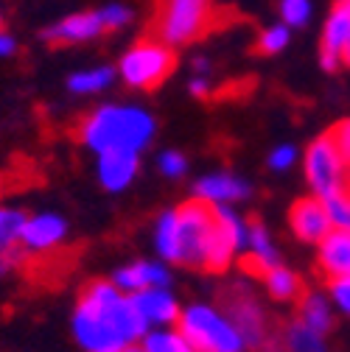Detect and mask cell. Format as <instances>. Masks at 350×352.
<instances>
[{
    "instance_id": "cell-11",
    "label": "cell",
    "mask_w": 350,
    "mask_h": 352,
    "mask_svg": "<svg viewBox=\"0 0 350 352\" xmlns=\"http://www.w3.org/2000/svg\"><path fill=\"white\" fill-rule=\"evenodd\" d=\"M238 266L247 272V274H255L258 280H264V274H269L272 269L280 266V257L275 252V243L267 232V227L260 221H252L247 227V249L238 260Z\"/></svg>"
},
{
    "instance_id": "cell-31",
    "label": "cell",
    "mask_w": 350,
    "mask_h": 352,
    "mask_svg": "<svg viewBox=\"0 0 350 352\" xmlns=\"http://www.w3.org/2000/svg\"><path fill=\"white\" fill-rule=\"evenodd\" d=\"M294 160H297V151H294L291 146H280V148H275V151H272L269 165H272L275 170H283V168H289Z\"/></svg>"
},
{
    "instance_id": "cell-28",
    "label": "cell",
    "mask_w": 350,
    "mask_h": 352,
    "mask_svg": "<svg viewBox=\"0 0 350 352\" xmlns=\"http://www.w3.org/2000/svg\"><path fill=\"white\" fill-rule=\"evenodd\" d=\"M328 294H331V302L344 311L350 316V277H339V280H331L328 283Z\"/></svg>"
},
{
    "instance_id": "cell-18",
    "label": "cell",
    "mask_w": 350,
    "mask_h": 352,
    "mask_svg": "<svg viewBox=\"0 0 350 352\" xmlns=\"http://www.w3.org/2000/svg\"><path fill=\"white\" fill-rule=\"evenodd\" d=\"M135 173H138V154L115 151V154H101L99 160V179L107 190H123L135 179Z\"/></svg>"
},
{
    "instance_id": "cell-34",
    "label": "cell",
    "mask_w": 350,
    "mask_h": 352,
    "mask_svg": "<svg viewBox=\"0 0 350 352\" xmlns=\"http://www.w3.org/2000/svg\"><path fill=\"white\" fill-rule=\"evenodd\" d=\"M342 65H350V42H347V48H344V56H342Z\"/></svg>"
},
{
    "instance_id": "cell-13",
    "label": "cell",
    "mask_w": 350,
    "mask_h": 352,
    "mask_svg": "<svg viewBox=\"0 0 350 352\" xmlns=\"http://www.w3.org/2000/svg\"><path fill=\"white\" fill-rule=\"evenodd\" d=\"M317 269L328 283L339 277H350V230L333 227L322 238L317 249Z\"/></svg>"
},
{
    "instance_id": "cell-1",
    "label": "cell",
    "mask_w": 350,
    "mask_h": 352,
    "mask_svg": "<svg viewBox=\"0 0 350 352\" xmlns=\"http://www.w3.org/2000/svg\"><path fill=\"white\" fill-rule=\"evenodd\" d=\"M149 333L132 296L112 280H93L79 294L73 311V336L84 352H123Z\"/></svg>"
},
{
    "instance_id": "cell-6",
    "label": "cell",
    "mask_w": 350,
    "mask_h": 352,
    "mask_svg": "<svg viewBox=\"0 0 350 352\" xmlns=\"http://www.w3.org/2000/svg\"><path fill=\"white\" fill-rule=\"evenodd\" d=\"M177 67V54L165 42L143 36L135 48H129L121 59V76L129 87L138 90H157V87Z\"/></svg>"
},
{
    "instance_id": "cell-24",
    "label": "cell",
    "mask_w": 350,
    "mask_h": 352,
    "mask_svg": "<svg viewBox=\"0 0 350 352\" xmlns=\"http://www.w3.org/2000/svg\"><path fill=\"white\" fill-rule=\"evenodd\" d=\"M112 76H115V70H110V67L84 70V73H76L68 81V87L73 93H99V90H104V87L112 81Z\"/></svg>"
},
{
    "instance_id": "cell-38",
    "label": "cell",
    "mask_w": 350,
    "mask_h": 352,
    "mask_svg": "<svg viewBox=\"0 0 350 352\" xmlns=\"http://www.w3.org/2000/svg\"><path fill=\"white\" fill-rule=\"evenodd\" d=\"M0 34H3V20H0Z\"/></svg>"
},
{
    "instance_id": "cell-19",
    "label": "cell",
    "mask_w": 350,
    "mask_h": 352,
    "mask_svg": "<svg viewBox=\"0 0 350 352\" xmlns=\"http://www.w3.org/2000/svg\"><path fill=\"white\" fill-rule=\"evenodd\" d=\"M297 322L314 333H320V336H325L333 327L331 299L320 291H305V296L297 302Z\"/></svg>"
},
{
    "instance_id": "cell-33",
    "label": "cell",
    "mask_w": 350,
    "mask_h": 352,
    "mask_svg": "<svg viewBox=\"0 0 350 352\" xmlns=\"http://www.w3.org/2000/svg\"><path fill=\"white\" fill-rule=\"evenodd\" d=\"M191 90H194V96H207V93H210V87H207V81L196 78V81H191Z\"/></svg>"
},
{
    "instance_id": "cell-25",
    "label": "cell",
    "mask_w": 350,
    "mask_h": 352,
    "mask_svg": "<svg viewBox=\"0 0 350 352\" xmlns=\"http://www.w3.org/2000/svg\"><path fill=\"white\" fill-rule=\"evenodd\" d=\"M286 42H289V28H286V25H275V28H269V31L260 34V39H258L255 51L269 56V54L283 51V48H286Z\"/></svg>"
},
{
    "instance_id": "cell-27",
    "label": "cell",
    "mask_w": 350,
    "mask_h": 352,
    "mask_svg": "<svg viewBox=\"0 0 350 352\" xmlns=\"http://www.w3.org/2000/svg\"><path fill=\"white\" fill-rule=\"evenodd\" d=\"M328 138H331V143L336 146V151H339V157L347 162V168H350V118L347 120H339L331 131H328Z\"/></svg>"
},
{
    "instance_id": "cell-30",
    "label": "cell",
    "mask_w": 350,
    "mask_h": 352,
    "mask_svg": "<svg viewBox=\"0 0 350 352\" xmlns=\"http://www.w3.org/2000/svg\"><path fill=\"white\" fill-rule=\"evenodd\" d=\"M101 17L107 23V31H115L129 20V12L123 6H107V9H101Z\"/></svg>"
},
{
    "instance_id": "cell-15",
    "label": "cell",
    "mask_w": 350,
    "mask_h": 352,
    "mask_svg": "<svg viewBox=\"0 0 350 352\" xmlns=\"http://www.w3.org/2000/svg\"><path fill=\"white\" fill-rule=\"evenodd\" d=\"M112 283L123 291V294H141V291H152V288H168L171 274L163 263H152V260H138L132 266H123L115 272Z\"/></svg>"
},
{
    "instance_id": "cell-12",
    "label": "cell",
    "mask_w": 350,
    "mask_h": 352,
    "mask_svg": "<svg viewBox=\"0 0 350 352\" xmlns=\"http://www.w3.org/2000/svg\"><path fill=\"white\" fill-rule=\"evenodd\" d=\"M132 305L149 330H163V327L177 324L183 314L174 294H168V288H152V291L132 294Z\"/></svg>"
},
{
    "instance_id": "cell-3",
    "label": "cell",
    "mask_w": 350,
    "mask_h": 352,
    "mask_svg": "<svg viewBox=\"0 0 350 352\" xmlns=\"http://www.w3.org/2000/svg\"><path fill=\"white\" fill-rule=\"evenodd\" d=\"M227 12H218L213 0H154V17L146 28L149 39L165 45H188L218 25H225Z\"/></svg>"
},
{
    "instance_id": "cell-2",
    "label": "cell",
    "mask_w": 350,
    "mask_h": 352,
    "mask_svg": "<svg viewBox=\"0 0 350 352\" xmlns=\"http://www.w3.org/2000/svg\"><path fill=\"white\" fill-rule=\"evenodd\" d=\"M81 143L101 154H138L154 135V120L143 109L135 107H104L84 118L76 129Z\"/></svg>"
},
{
    "instance_id": "cell-4",
    "label": "cell",
    "mask_w": 350,
    "mask_h": 352,
    "mask_svg": "<svg viewBox=\"0 0 350 352\" xmlns=\"http://www.w3.org/2000/svg\"><path fill=\"white\" fill-rule=\"evenodd\" d=\"M216 204L202 199H191L174 210V227H177V249H174V263L194 266L205 272V260L210 249V238L216 232Z\"/></svg>"
},
{
    "instance_id": "cell-29",
    "label": "cell",
    "mask_w": 350,
    "mask_h": 352,
    "mask_svg": "<svg viewBox=\"0 0 350 352\" xmlns=\"http://www.w3.org/2000/svg\"><path fill=\"white\" fill-rule=\"evenodd\" d=\"M160 170L165 176H183L188 170V160L183 154H177V151H165L160 157Z\"/></svg>"
},
{
    "instance_id": "cell-8",
    "label": "cell",
    "mask_w": 350,
    "mask_h": 352,
    "mask_svg": "<svg viewBox=\"0 0 350 352\" xmlns=\"http://www.w3.org/2000/svg\"><path fill=\"white\" fill-rule=\"evenodd\" d=\"M305 176H309L317 199L322 201L347 193V162L339 157L328 135L314 140L305 151Z\"/></svg>"
},
{
    "instance_id": "cell-21",
    "label": "cell",
    "mask_w": 350,
    "mask_h": 352,
    "mask_svg": "<svg viewBox=\"0 0 350 352\" xmlns=\"http://www.w3.org/2000/svg\"><path fill=\"white\" fill-rule=\"evenodd\" d=\"M143 352H199L177 327H163V330H149L141 341Z\"/></svg>"
},
{
    "instance_id": "cell-5",
    "label": "cell",
    "mask_w": 350,
    "mask_h": 352,
    "mask_svg": "<svg viewBox=\"0 0 350 352\" xmlns=\"http://www.w3.org/2000/svg\"><path fill=\"white\" fill-rule=\"evenodd\" d=\"M177 330L199 349V352H244L247 344L233 322L210 305H188L180 314Z\"/></svg>"
},
{
    "instance_id": "cell-9",
    "label": "cell",
    "mask_w": 350,
    "mask_h": 352,
    "mask_svg": "<svg viewBox=\"0 0 350 352\" xmlns=\"http://www.w3.org/2000/svg\"><path fill=\"white\" fill-rule=\"evenodd\" d=\"M65 235H68V224L62 221V218L51 215V212H42V215H34L25 221L20 249L25 252V260L48 257V254L59 252Z\"/></svg>"
},
{
    "instance_id": "cell-35",
    "label": "cell",
    "mask_w": 350,
    "mask_h": 352,
    "mask_svg": "<svg viewBox=\"0 0 350 352\" xmlns=\"http://www.w3.org/2000/svg\"><path fill=\"white\" fill-rule=\"evenodd\" d=\"M123 352H143V346H141V344H135V346H129V349H123Z\"/></svg>"
},
{
    "instance_id": "cell-22",
    "label": "cell",
    "mask_w": 350,
    "mask_h": 352,
    "mask_svg": "<svg viewBox=\"0 0 350 352\" xmlns=\"http://www.w3.org/2000/svg\"><path fill=\"white\" fill-rule=\"evenodd\" d=\"M283 346H286V352H328L325 336L309 330L305 324H300L297 319L291 324H286V330H283Z\"/></svg>"
},
{
    "instance_id": "cell-14",
    "label": "cell",
    "mask_w": 350,
    "mask_h": 352,
    "mask_svg": "<svg viewBox=\"0 0 350 352\" xmlns=\"http://www.w3.org/2000/svg\"><path fill=\"white\" fill-rule=\"evenodd\" d=\"M350 42V9L342 3L333 6V12L328 14V23H325V31H322V67L325 70H339L342 65V56H344V48Z\"/></svg>"
},
{
    "instance_id": "cell-26",
    "label": "cell",
    "mask_w": 350,
    "mask_h": 352,
    "mask_svg": "<svg viewBox=\"0 0 350 352\" xmlns=\"http://www.w3.org/2000/svg\"><path fill=\"white\" fill-rule=\"evenodd\" d=\"M280 14H283L286 25H305L311 17V3L309 0H283Z\"/></svg>"
},
{
    "instance_id": "cell-23",
    "label": "cell",
    "mask_w": 350,
    "mask_h": 352,
    "mask_svg": "<svg viewBox=\"0 0 350 352\" xmlns=\"http://www.w3.org/2000/svg\"><path fill=\"white\" fill-rule=\"evenodd\" d=\"M28 218L20 210H6L0 207V254H14L20 252L23 230Z\"/></svg>"
},
{
    "instance_id": "cell-37",
    "label": "cell",
    "mask_w": 350,
    "mask_h": 352,
    "mask_svg": "<svg viewBox=\"0 0 350 352\" xmlns=\"http://www.w3.org/2000/svg\"><path fill=\"white\" fill-rule=\"evenodd\" d=\"M342 3H344V6H347V9H350V0H342Z\"/></svg>"
},
{
    "instance_id": "cell-20",
    "label": "cell",
    "mask_w": 350,
    "mask_h": 352,
    "mask_svg": "<svg viewBox=\"0 0 350 352\" xmlns=\"http://www.w3.org/2000/svg\"><path fill=\"white\" fill-rule=\"evenodd\" d=\"M264 285H267V294H269L275 302H300V299L305 296L302 280H300L294 272L283 269V266H278V269H272L269 274H264Z\"/></svg>"
},
{
    "instance_id": "cell-7",
    "label": "cell",
    "mask_w": 350,
    "mask_h": 352,
    "mask_svg": "<svg viewBox=\"0 0 350 352\" xmlns=\"http://www.w3.org/2000/svg\"><path fill=\"white\" fill-rule=\"evenodd\" d=\"M218 311L233 322V327L241 333L247 346H252V349L267 346V341H269L267 314L247 285H241V283L227 285L222 294H218Z\"/></svg>"
},
{
    "instance_id": "cell-32",
    "label": "cell",
    "mask_w": 350,
    "mask_h": 352,
    "mask_svg": "<svg viewBox=\"0 0 350 352\" xmlns=\"http://www.w3.org/2000/svg\"><path fill=\"white\" fill-rule=\"evenodd\" d=\"M14 51H17L14 39H12L9 34H0V56H9V54H14Z\"/></svg>"
},
{
    "instance_id": "cell-17",
    "label": "cell",
    "mask_w": 350,
    "mask_h": 352,
    "mask_svg": "<svg viewBox=\"0 0 350 352\" xmlns=\"http://www.w3.org/2000/svg\"><path fill=\"white\" fill-rule=\"evenodd\" d=\"M249 196V185L238 176L230 173H213L196 182V199L207 204H227V201H241Z\"/></svg>"
},
{
    "instance_id": "cell-16",
    "label": "cell",
    "mask_w": 350,
    "mask_h": 352,
    "mask_svg": "<svg viewBox=\"0 0 350 352\" xmlns=\"http://www.w3.org/2000/svg\"><path fill=\"white\" fill-rule=\"evenodd\" d=\"M107 31V23L101 17V12H81L73 14L51 28L42 31V39L51 42V45H68V42H84V39H93L99 34Z\"/></svg>"
},
{
    "instance_id": "cell-36",
    "label": "cell",
    "mask_w": 350,
    "mask_h": 352,
    "mask_svg": "<svg viewBox=\"0 0 350 352\" xmlns=\"http://www.w3.org/2000/svg\"><path fill=\"white\" fill-rule=\"evenodd\" d=\"M347 193H350V168H347Z\"/></svg>"
},
{
    "instance_id": "cell-10",
    "label": "cell",
    "mask_w": 350,
    "mask_h": 352,
    "mask_svg": "<svg viewBox=\"0 0 350 352\" xmlns=\"http://www.w3.org/2000/svg\"><path fill=\"white\" fill-rule=\"evenodd\" d=\"M289 227L294 232V238L305 241V243H322V238L333 230L331 215L322 199L309 196V199H297L289 210Z\"/></svg>"
}]
</instances>
